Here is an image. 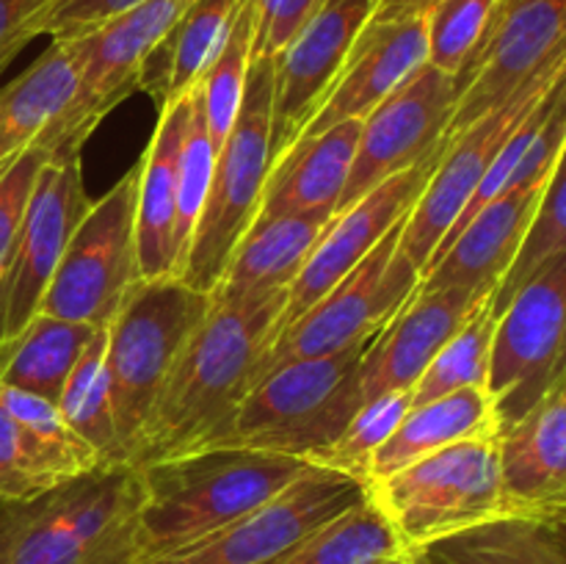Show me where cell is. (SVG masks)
<instances>
[{"label": "cell", "mask_w": 566, "mask_h": 564, "mask_svg": "<svg viewBox=\"0 0 566 564\" xmlns=\"http://www.w3.org/2000/svg\"><path fill=\"white\" fill-rule=\"evenodd\" d=\"M429 564H566L536 520H495L418 551Z\"/></svg>", "instance_id": "1f68e13d"}, {"label": "cell", "mask_w": 566, "mask_h": 564, "mask_svg": "<svg viewBox=\"0 0 566 564\" xmlns=\"http://www.w3.org/2000/svg\"><path fill=\"white\" fill-rule=\"evenodd\" d=\"M429 61L426 17L398 22H368L354 42L340 77L302 136L329 130L340 122H363L409 75Z\"/></svg>", "instance_id": "7402d4cb"}, {"label": "cell", "mask_w": 566, "mask_h": 564, "mask_svg": "<svg viewBox=\"0 0 566 564\" xmlns=\"http://www.w3.org/2000/svg\"><path fill=\"white\" fill-rule=\"evenodd\" d=\"M370 14V0H324L287 48L274 55L271 164L287 153L315 119Z\"/></svg>", "instance_id": "2e32d148"}, {"label": "cell", "mask_w": 566, "mask_h": 564, "mask_svg": "<svg viewBox=\"0 0 566 564\" xmlns=\"http://www.w3.org/2000/svg\"><path fill=\"white\" fill-rule=\"evenodd\" d=\"M332 216L329 210L258 216L235 247L216 296L258 299L285 293L302 274Z\"/></svg>", "instance_id": "cb8c5ba5"}, {"label": "cell", "mask_w": 566, "mask_h": 564, "mask_svg": "<svg viewBox=\"0 0 566 564\" xmlns=\"http://www.w3.org/2000/svg\"><path fill=\"white\" fill-rule=\"evenodd\" d=\"M370 3H374L370 22H398L426 17L434 0H370Z\"/></svg>", "instance_id": "ee69618b"}, {"label": "cell", "mask_w": 566, "mask_h": 564, "mask_svg": "<svg viewBox=\"0 0 566 564\" xmlns=\"http://www.w3.org/2000/svg\"><path fill=\"white\" fill-rule=\"evenodd\" d=\"M497 448L514 518H566V368L523 418L501 431Z\"/></svg>", "instance_id": "44dd1931"}, {"label": "cell", "mask_w": 566, "mask_h": 564, "mask_svg": "<svg viewBox=\"0 0 566 564\" xmlns=\"http://www.w3.org/2000/svg\"><path fill=\"white\" fill-rule=\"evenodd\" d=\"M59 0H0V72L33 39Z\"/></svg>", "instance_id": "7bdbcfd3"}, {"label": "cell", "mask_w": 566, "mask_h": 564, "mask_svg": "<svg viewBox=\"0 0 566 564\" xmlns=\"http://www.w3.org/2000/svg\"><path fill=\"white\" fill-rule=\"evenodd\" d=\"M359 125H363L359 119L340 122L324 133L302 136L287 153H282L271 164L258 216L310 213V210L337 213L357 155Z\"/></svg>", "instance_id": "d4e9b609"}, {"label": "cell", "mask_w": 566, "mask_h": 564, "mask_svg": "<svg viewBox=\"0 0 566 564\" xmlns=\"http://www.w3.org/2000/svg\"><path fill=\"white\" fill-rule=\"evenodd\" d=\"M138 166L92 202L72 232L39 313L105 330L138 276Z\"/></svg>", "instance_id": "7c38bea8"}, {"label": "cell", "mask_w": 566, "mask_h": 564, "mask_svg": "<svg viewBox=\"0 0 566 564\" xmlns=\"http://www.w3.org/2000/svg\"><path fill=\"white\" fill-rule=\"evenodd\" d=\"M138 3L144 0H59L44 17L39 36H50V42H72Z\"/></svg>", "instance_id": "b9f144b4"}, {"label": "cell", "mask_w": 566, "mask_h": 564, "mask_svg": "<svg viewBox=\"0 0 566 564\" xmlns=\"http://www.w3.org/2000/svg\"><path fill=\"white\" fill-rule=\"evenodd\" d=\"M48 158L50 153L31 147L0 175V280H3L11 252H14L17 232H20L28 199H31L39 171H42Z\"/></svg>", "instance_id": "ab89813d"}, {"label": "cell", "mask_w": 566, "mask_h": 564, "mask_svg": "<svg viewBox=\"0 0 566 564\" xmlns=\"http://www.w3.org/2000/svg\"><path fill=\"white\" fill-rule=\"evenodd\" d=\"M210 307V293L175 280H138L105 326V368L122 446L130 453L177 354Z\"/></svg>", "instance_id": "52a82bcc"}, {"label": "cell", "mask_w": 566, "mask_h": 564, "mask_svg": "<svg viewBox=\"0 0 566 564\" xmlns=\"http://www.w3.org/2000/svg\"><path fill=\"white\" fill-rule=\"evenodd\" d=\"M285 302L287 291L258 299L210 293L208 313L177 354L127 464L144 468L219 446L280 335Z\"/></svg>", "instance_id": "6da1fadb"}, {"label": "cell", "mask_w": 566, "mask_h": 564, "mask_svg": "<svg viewBox=\"0 0 566 564\" xmlns=\"http://www.w3.org/2000/svg\"><path fill=\"white\" fill-rule=\"evenodd\" d=\"M243 6L247 0H191L144 64L138 92L153 94L158 105L191 94L224 48Z\"/></svg>", "instance_id": "484cf974"}, {"label": "cell", "mask_w": 566, "mask_h": 564, "mask_svg": "<svg viewBox=\"0 0 566 564\" xmlns=\"http://www.w3.org/2000/svg\"><path fill=\"white\" fill-rule=\"evenodd\" d=\"M216 149L208 136V122H205L202 94L193 88V111L188 122L186 142L180 155V180H177V221H175V276L180 274L182 260L191 247L193 230L199 224V216L208 199L210 177H213Z\"/></svg>", "instance_id": "f35d334b"}, {"label": "cell", "mask_w": 566, "mask_h": 564, "mask_svg": "<svg viewBox=\"0 0 566 564\" xmlns=\"http://www.w3.org/2000/svg\"><path fill=\"white\" fill-rule=\"evenodd\" d=\"M501 437L495 401L486 387H464L407 412L390 440L370 459L368 481L390 476L429 453L468 440Z\"/></svg>", "instance_id": "4316f807"}, {"label": "cell", "mask_w": 566, "mask_h": 564, "mask_svg": "<svg viewBox=\"0 0 566 564\" xmlns=\"http://www.w3.org/2000/svg\"><path fill=\"white\" fill-rule=\"evenodd\" d=\"M409 558H412V564H429V562H423L420 556H415V553H409Z\"/></svg>", "instance_id": "7dc6e473"}, {"label": "cell", "mask_w": 566, "mask_h": 564, "mask_svg": "<svg viewBox=\"0 0 566 564\" xmlns=\"http://www.w3.org/2000/svg\"><path fill=\"white\" fill-rule=\"evenodd\" d=\"M271 114H274V59L252 55L247 92L230 136L216 153L208 199L175 280L213 293L224 280L235 247L263 205L271 171Z\"/></svg>", "instance_id": "8992f818"}, {"label": "cell", "mask_w": 566, "mask_h": 564, "mask_svg": "<svg viewBox=\"0 0 566 564\" xmlns=\"http://www.w3.org/2000/svg\"><path fill=\"white\" fill-rule=\"evenodd\" d=\"M313 464L254 448H202L144 464L138 564L202 540L210 531L254 512Z\"/></svg>", "instance_id": "7a4b0ae2"}, {"label": "cell", "mask_w": 566, "mask_h": 564, "mask_svg": "<svg viewBox=\"0 0 566 564\" xmlns=\"http://www.w3.org/2000/svg\"><path fill=\"white\" fill-rule=\"evenodd\" d=\"M503 0H434L426 11L429 64L459 77L490 33Z\"/></svg>", "instance_id": "8d00e7d4"}, {"label": "cell", "mask_w": 566, "mask_h": 564, "mask_svg": "<svg viewBox=\"0 0 566 564\" xmlns=\"http://www.w3.org/2000/svg\"><path fill=\"white\" fill-rule=\"evenodd\" d=\"M566 368V252L547 258L506 307L492 337L490 390L501 431L523 418Z\"/></svg>", "instance_id": "8fae6325"}, {"label": "cell", "mask_w": 566, "mask_h": 564, "mask_svg": "<svg viewBox=\"0 0 566 564\" xmlns=\"http://www.w3.org/2000/svg\"><path fill=\"white\" fill-rule=\"evenodd\" d=\"M363 498V481L313 464L254 512L144 564H271Z\"/></svg>", "instance_id": "5bb4252c"}, {"label": "cell", "mask_w": 566, "mask_h": 564, "mask_svg": "<svg viewBox=\"0 0 566 564\" xmlns=\"http://www.w3.org/2000/svg\"><path fill=\"white\" fill-rule=\"evenodd\" d=\"M409 409H412V390H396L370 398L357 409L352 424L343 429V435L332 446L321 448L318 453L310 457V464L337 470V473H346L365 484L370 459L390 440V435L401 426Z\"/></svg>", "instance_id": "d590c367"}, {"label": "cell", "mask_w": 566, "mask_h": 564, "mask_svg": "<svg viewBox=\"0 0 566 564\" xmlns=\"http://www.w3.org/2000/svg\"><path fill=\"white\" fill-rule=\"evenodd\" d=\"M497 313L490 302L481 304L468 324L437 352L429 368L412 387V407L429 404L448 393L464 387H486L492 359V337H495Z\"/></svg>", "instance_id": "d6a6232c"}, {"label": "cell", "mask_w": 566, "mask_h": 564, "mask_svg": "<svg viewBox=\"0 0 566 564\" xmlns=\"http://www.w3.org/2000/svg\"><path fill=\"white\" fill-rule=\"evenodd\" d=\"M558 252H566V142L562 153H558L551 177H547L539 208H536L534 221H531V230L528 236H525L523 249H520L517 260H514L509 274L503 276V282L497 285L495 296H492L495 313H501V310L506 307L509 299L514 296V291H517V288L523 285L547 258H553V254Z\"/></svg>", "instance_id": "74e56055"}, {"label": "cell", "mask_w": 566, "mask_h": 564, "mask_svg": "<svg viewBox=\"0 0 566 564\" xmlns=\"http://www.w3.org/2000/svg\"><path fill=\"white\" fill-rule=\"evenodd\" d=\"M564 66L566 48L553 55L542 70H536L497 108L486 111L484 116H479V119L470 122L468 127H462V130L448 138L440 164H437L434 175H431L426 191L420 194L412 213L403 221L401 241H398L401 254L412 260L420 274L429 265L431 254L440 249L448 232L453 230L459 216L468 210L470 199L475 197L479 186L484 182L486 171L492 169L495 158L501 155L503 144L517 130L520 122L536 108V103L551 92Z\"/></svg>", "instance_id": "9c48e42d"}, {"label": "cell", "mask_w": 566, "mask_h": 564, "mask_svg": "<svg viewBox=\"0 0 566 564\" xmlns=\"http://www.w3.org/2000/svg\"><path fill=\"white\" fill-rule=\"evenodd\" d=\"M254 14V55L274 59L324 6V0H247Z\"/></svg>", "instance_id": "60d3db41"}, {"label": "cell", "mask_w": 566, "mask_h": 564, "mask_svg": "<svg viewBox=\"0 0 566 564\" xmlns=\"http://www.w3.org/2000/svg\"><path fill=\"white\" fill-rule=\"evenodd\" d=\"M144 484L99 464L28 501L0 503V564H138Z\"/></svg>", "instance_id": "3957f363"}, {"label": "cell", "mask_w": 566, "mask_h": 564, "mask_svg": "<svg viewBox=\"0 0 566 564\" xmlns=\"http://www.w3.org/2000/svg\"><path fill=\"white\" fill-rule=\"evenodd\" d=\"M368 343L326 357L293 359L260 376L219 446L287 453L310 462L343 435L363 407L359 365Z\"/></svg>", "instance_id": "5b68a950"}, {"label": "cell", "mask_w": 566, "mask_h": 564, "mask_svg": "<svg viewBox=\"0 0 566 564\" xmlns=\"http://www.w3.org/2000/svg\"><path fill=\"white\" fill-rule=\"evenodd\" d=\"M495 293L415 291V296L376 332L359 365L363 404L396 390H412L431 359Z\"/></svg>", "instance_id": "ffe728a7"}, {"label": "cell", "mask_w": 566, "mask_h": 564, "mask_svg": "<svg viewBox=\"0 0 566 564\" xmlns=\"http://www.w3.org/2000/svg\"><path fill=\"white\" fill-rule=\"evenodd\" d=\"M566 48V0H503L490 33L462 75L451 136L512 97Z\"/></svg>", "instance_id": "ac0fdd59"}, {"label": "cell", "mask_w": 566, "mask_h": 564, "mask_svg": "<svg viewBox=\"0 0 566 564\" xmlns=\"http://www.w3.org/2000/svg\"><path fill=\"white\" fill-rule=\"evenodd\" d=\"M403 221L357 269L348 271L307 313L276 335L258 379L293 359L326 357L363 346L390 324L420 285V271L398 249Z\"/></svg>", "instance_id": "30bf717a"}, {"label": "cell", "mask_w": 566, "mask_h": 564, "mask_svg": "<svg viewBox=\"0 0 566 564\" xmlns=\"http://www.w3.org/2000/svg\"><path fill=\"white\" fill-rule=\"evenodd\" d=\"M55 407L72 431L97 451L99 462L108 468L127 464L119 426H116L108 368H105V330H97L86 352L81 354Z\"/></svg>", "instance_id": "4dcf8cb0"}, {"label": "cell", "mask_w": 566, "mask_h": 564, "mask_svg": "<svg viewBox=\"0 0 566 564\" xmlns=\"http://www.w3.org/2000/svg\"><path fill=\"white\" fill-rule=\"evenodd\" d=\"M75 86V64L61 42H50L28 70L0 86V175L39 142L72 100Z\"/></svg>", "instance_id": "83f0119b"}, {"label": "cell", "mask_w": 566, "mask_h": 564, "mask_svg": "<svg viewBox=\"0 0 566 564\" xmlns=\"http://www.w3.org/2000/svg\"><path fill=\"white\" fill-rule=\"evenodd\" d=\"M407 556L392 525L363 498L271 564H390Z\"/></svg>", "instance_id": "f546056e"}, {"label": "cell", "mask_w": 566, "mask_h": 564, "mask_svg": "<svg viewBox=\"0 0 566 564\" xmlns=\"http://www.w3.org/2000/svg\"><path fill=\"white\" fill-rule=\"evenodd\" d=\"M191 0H144L66 44L77 72L70 103L33 147L44 153H81L97 122L138 92V77L153 50Z\"/></svg>", "instance_id": "ba28073f"}, {"label": "cell", "mask_w": 566, "mask_h": 564, "mask_svg": "<svg viewBox=\"0 0 566 564\" xmlns=\"http://www.w3.org/2000/svg\"><path fill=\"white\" fill-rule=\"evenodd\" d=\"M94 335L97 326L39 313L9 346L0 348V385L55 404Z\"/></svg>", "instance_id": "f1b7e54d"}, {"label": "cell", "mask_w": 566, "mask_h": 564, "mask_svg": "<svg viewBox=\"0 0 566 564\" xmlns=\"http://www.w3.org/2000/svg\"><path fill=\"white\" fill-rule=\"evenodd\" d=\"M542 529H545L547 540L553 542V547L558 551V556H562L566 562V518L547 520V523H542Z\"/></svg>", "instance_id": "f6af8a7d"}, {"label": "cell", "mask_w": 566, "mask_h": 564, "mask_svg": "<svg viewBox=\"0 0 566 564\" xmlns=\"http://www.w3.org/2000/svg\"><path fill=\"white\" fill-rule=\"evenodd\" d=\"M254 55V14L252 6H243L227 36L224 48L216 55L213 64L199 81V94H202L205 122H208V136L213 149L219 153L224 138L230 136L235 116L241 111L243 92H247L249 66Z\"/></svg>", "instance_id": "e575fe53"}, {"label": "cell", "mask_w": 566, "mask_h": 564, "mask_svg": "<svg viewBox=\"0 0 566 564\" xmlns=\"http://www.w3.org/2000/svg\"><path fill=\"white\" fill-rule=\"evenodd\" d=\"M390 564H412V558H409V553H407V556L396 558V562H390Z\"/></svg>", "instance_id": "bcb514c9"}, {"label": "cell", "mask_w": 566, "mask_h": 564, "mask_svg": "<svg viewBox=\"0 0 566 564\" xmlns=\"http://www.w3.org/2000/svg\"><path fill=\"white\" fill-rule=\"evenodd\" d=\"M459 103L457 77L426 61L359 125L357 155L337 210H346L385 180L420 164L451 138Z\"/></svg>", "instance_id": "9a60e30c"}, {"label": "cell", "mask_w": 566, "mask_h": 564, "mask_svg": "<svg viewBox=\"0 0 566 564\" xmlns=\"http://www.w3.org/2000/svg\"><path fill=\"white\" fill-rule=\"evenodd\" d=\"M81 470L0 404V503L28 501Z\"/></svg>", "instance_id": "836d02e7"}, {"label": "cell", "mask_w": 566, "mask_h": 564, "mask_svg": "<svg viewBox=\"0 0 566 564\" xmlns=\"http://www.w3.org/2000/svg\"><path fill=\"white\" fill-rule=\"evenodd\" d=\"M446 144L437 147L431 155H426L420 164L409 166L407 171H398L396 177L385 180L374 191L365 194L363 199L332 216L318 247L313 249V254L304 263L302 274L287 288V302L280 318L282 330L291 326L302 313H307L348 271L357 269L412 213L420 194L426 191L437 164H440Z\"/></svg>", "instance_id": "e0dca14e"}, {"label": "cell", "mask_w": 566, "mask_h": 564, "mask_svg": "<svg viewBox=\"0 0 566 564\" xmlns=\"http://www.w3.org/2000/svg\"><path fill=\"white\" fill-rule=\"evenodd\" d=\"M363 487L407 553L475 525L514 518L503 487L497 437L457 442Z\"/></svg>", "instance_id": "277c9868"}, {"label": "cell", "mask_w": 566, "mask_h": 564, "mask_svg": "<svg viewBox=\"0 0 566 564\" xmlns=\"http://www.w3.org/2000/svg\"><path fill=\"white\" fill-rule=\"evenodd\" d=\"M191 111L193 92L175 103L160 105L158 127L138 164L136 243L142 280L175 276L177 180H180V155Z\"/></svg>", "instance_id": "603a6c76"}, {"label": "cell", "mask_w": 566, "mask_h": 564, "mask_svg": "<svg viewBox=\"0 0 566 564\" xmlns=\"http://www.w3.org/2000/svg\"><path fill=\"white\" fill-rule=\"evenodd\" d=\"M547 182V180H545ZM545 182L503 191L459 224L431 254L418 291L495 293L523 249Z\"/></svg>", "instance_id": "d6986e66"}, {"label": "cell", "mask_w": 566, "mask_h": 564, "mask_svg": "<svg viewBox=\"0 0 566 564\" xmlns=\"http://www.w3.org/2000/svg\"><path fill=\"white\" fill-rule=\"evenodd\" d=\"M88 208L92 199L83 186L81 153L50 155L28 199L14 252L0 280V348L39 315L61 254Z\"/></svg>", "instance_id": "4fadbf2b"}]
</instances>
